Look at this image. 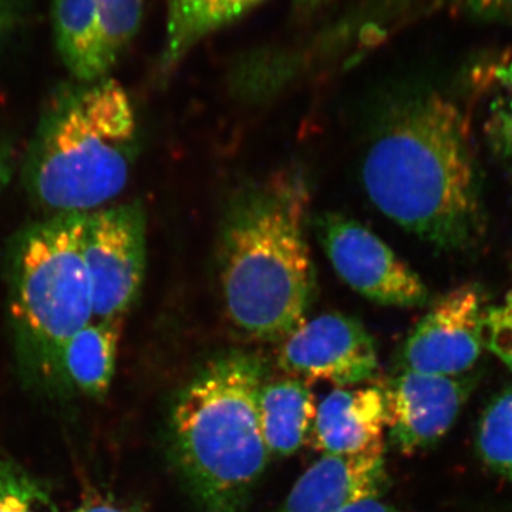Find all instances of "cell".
Returning <instances> with one entry per match:
<instances>
[{
	"instance_id": "cell-23",
	"label": "cell",
	"mask_w": 512,
	"mask_h": 512,
	"mask_svg": "<svg viewBox=\"0 0 512 512\" xmlns=\"http://www.w3.org/2000/svg\"><path fill=\"white\" fill-rule=\"evenodd\" d=\"M340 512H403L397 510L393 505L383 503L380 498H366L359 503L349 505L348 508Z\"/></svg>"
},
{
	"instance_id": "cell-3",
	"label": "cell",
	"mask_w": 512,
	"mask_h": 512,
	"mask_svg": "<svg viewBox=\"0 0 512 512\" xmlns=\"http://www.w3.org/2000/svg\"><path fill=\"white\" fill-rule=\"evenodd\" d=\"M265 363L245 350L212 357L171 416L178 467L204 512H239L268 464L258 417Z\"/></svg>"
},
{
	"instance_id": "cell-11",
	"label": "cell",
	"mask_w": 512,
	"mask_h": 512,
	"mask_svg": "<svg viewBox=\"0 0 512 512\" xmlns=\"http://www.w3.org/2000/svg\"><path fill=\"white\" fill-rule=\"evenodd\" d=\"M386 429L406 456L446 436L467 399V384L458 377L402 370L383 389Z\"/></svg>"
},
{
	"instance_id": "cell-9",
	"label": "cell",
	"mask_w": 512,
	"mask_h": 512,
	"mask_svg": "<svg viewBox=\"0 0 512 512\" xmlns=\"http://www.w3.org/2000/svg\"><path fill=\"white\" fill-rule=\"evenodd\" d=\"M278 366L303 382L360 386L379 370V352L365 325L345 313H323L305 320L282 340Z\"/></svg>"
},
{
	"instance_id": "cell-6",
	"label": "cell",
	"mask_w": 512,
	"mask_h": 512,
	"mask_svg": "<svg viewBox=\"0 0 512 512\" xmlns=\"http://www.w3.org/2000/svg\"><path fill=\"white\" fill-rule=\"evenodd\" d=\"M82 252L93 299V319L123 320L146 274V214L140 202L86 214Z\"/></svg>"
},
{
	"instance_id": "cell-5",
	"label": "cell",
	"mask_w": 512,
	"mask_h": 512,
	"mask_svg": "<svg viewBox=\"0 0 512 512\" xmlns=\"http://www.w3.org/2000/svg\"><path fill=\"white\" fill-rule=\"evenodd\" d=\"M86 214H56L26 228L10 256L9 309L20 363L36 382L64 387L62 356L93 320L84 265Z\"/></svg>"
},
{
	"instance_id": "cell-1",
	"label": "cell",
	"mask_w": 512,
	"mask_h": 512,
	"mask_svg": "<svg viewBox=\"0 0 512 512\" xmlns=\"http://www.w3.org/2000/svg\"><path fill=\"white\" fill-rule=\"evenodd\" d=\"M384 217L446 251L473 247L485 229L470 126L456 103L417 94L394 106L362 168Z\"/></svg>"
},
{
	"instance_id": "cell-7",
	"label": "cell",
	"mask_w": 512,
	"mask_h": 512,
	"mask_svg": "<svg viewBox=\"0 0 512 512\" xmlns=\"http://www.w3.org/2000/svg\"><path fill=\"white\" fill-rule=\"evenodd\" d=\"M316 235L342 281L367 301L413 308L429 301V291L406 262L369 228L346 215L325 212Z\"/></svg>"
},
{
	"instance_id": "cell-12",
	"label": "cell",
	"mask_w": 512,
	"mask_h": 512,
	"mask_svg": "<svg viewBox=\"0 0 512 512\" xmlns=\"http://www.w3.org/2000/svg\"><path fill=\"white\" fill-rule=\"evenodd\" d=\"M387 488L384 451L359 456L323 454L293 485L278 512H340Z\"/></svg>"
},
{
	"instance_id": "cell-14",
	"label": "cell",
	"mask_w": 512,
	"mask_h": 512,
	"mask_svg": "<svg viewBox=\"0 0 512 512\" xmlns=\"http://www.w3.org/2000/svg\"><path fill=\"white\" fill-rule=\"evenodd\" d=\"M265 0H165V36L158 72L170 74L202 40L247 16Z\"/></svg>"
},
{
	"instance_id": "cell-13",
	"label": "cell",
	"mask_w": 512,
	"mask_h": 512,
	"mask_svg": "<svg viewBox=\"0 0 512 512\" xmlns=\"http://www.w3.org/2000/svg\"><path fill=\"white\" fill-rule=\"evenodd\" d=\"M386 402L376 386L342 387L330 392L316 409L313 448L332 456H359L384 451Z\"/></svg>"
},
{
	"instance_id": "cell-16",
	"label": "cell",
	"mask_w": 512,
	"mask_h": 512,
	"mask_svg": "<svg viewBox=\"0 0 512 512\" xmlns=\"http://www.w3.org/2000/svg\"><path fill=\"white\" fill-rule=\"evenodd\" d=\"M123 320H96L67 343L62 356L64 387L93 399L109 392L116 372Z\"/></svg>"
},
{
	"instance_id": "cell-2",
	"label": "cell",
	"mask_w": 512,
	"mask_h": 512,
	"mask_svg": "<svg viewBox=\"0 0 512 512\" xmlns=\"http://www.w3.org/2000/svg\"><path fill=\"white\" fill-rule=\"evenodd\" d=\"M308 210V183L296 173L252 185L228 207L222 296L231 322L251 338L282 342L306 320L315 293Z\"/></svg>"
},
{
	"instance_id": "cell-20",
	"label": "cell",
	"mask_w": 512,
	"mask_h": 512,
	"mask_svg": "<svg viewBox=\"0 0 512 512\" xmlns=\"http://www.w3.org/2000/svg\"><path fill=\"white\" fill-rule=\"evenodd\" d=\"M483 343L512 372V289L503 301L485 309Z\"/></svg>"
},
{
	"instance_id": "cell-21",
	"label": "cell",
	"mask_w": 512,
	"mask_h": 512,
	"mask_svg": "<svg viewBox=\"0 0 512 512\" xmlns=\"http://www.w3.org/2000/svg\"><path fill=\"white\" fill-rule=\"evenodd\" d=\"M424 10L451 12L485 22L512 23V0H423Z\"/></svg>"
},
{
	"instance_id": "cell-26",
	"label": "cell",
	"mask_w": 512,
	"mask_h": 512,
	"mask_svg": "<svg viewBox=\"0 0 512 512\" xmlns=\"http://www.w3.org/2000/svg\"><path fill=\"white\" fill-rule=\"evenodd\" d=\"M333 0H292L293 9L299 13H312L316 10L323 8V6L329 5Z\"/></svg>"
},
{
	"instance_id": "cell-15",
	"label": "cell",
	"mask_w": 512,
	"mask_h": 512,
	"mask_svg": "<svg viewBox=\"0 0 512 512\" xmlns=\"http://www.w3.org/2000/svg\"><path fill=\"white\" fill-rule=\"evenodd\" d=\"M316 400L308 383L295 377L264 383L258 396V417L269 457H289L309 440Z\"/></svg>"
},
{
	"instance_id": "cell-8",
	"label": "cell",
	"mask_w": 512,
	"mask_h": 512,
	"mask_svg": "<svg viewBox=\"0 0 512 512\" xmlns=\"http://www.w3.org/2000/svg\"><path fill=\"white\" fill-rule=\"evenodd\" d=\"M144 0H53V37L77 82L109 77L143 22Z\"/></svg>"
},
{
	"instance_id": "cell-4",
	"label": "cell",
	"mask_w": 512,
	"mask_h": 512,
	"mask_svg": "<svg viewBox=\"0 0 512 512\" xmlns=\"http://www.w3.org/2000/svg\"><path fill=\"white\" fill-rule=\"evenodd\" d=\"M136 113L111 77L63 86L43 111L23 181L56 214H89L124 190L136 153Z\"/></svg>"
},
{
	"instance_id": "cell-17",
	"label": "cell",
	"mask_w": 512,
	"mask_h": 512,
	"mask_svg": "<svg viewBox=\"0 0 512 512\" xmlns=\"http://www.w3.org/2000/svg\"><path fill=\"white\" fill-rule=\"evenodd\" d=\"M484 92V133L512 180V62L495 64Z\"/></svg>"
},
{
	"instance_id": "cell-24",
	"label": "cell",
	"mask_w": 512,
	"mask_h": 512,
	"mask_svg": "<svg viewBox=\"0 0 512 512\" xmlns=\"http://www.w3.org/2000/svg\"><path fill=\"white\" fill-rule=\"evenodd\" d=\"M13 173V153L12 148L0 144V192L9 183Z\"/></svg>"
},
{
	"instance_id": "cell-25",
	"label": "cell",
	"mask_w": 512,
	"mask_h": 512,
	"mask_svg": "<svg viewBox=\"0 0 512 512\" xmlns=\"http://www.w3.org/2000/svg\"><path fill=\"white\" fill-rule=\"evenodd\" d=\"M72 512H127L124 508L119 507V505L110 503V501L104 500H93L89 501V503L80 505L79 508L73 510Z\"/></svg>"
},
{
	"instance_id": "cell-22",
	"label": "cell",
	"mask_w": 512,
	"mask_h": 512,
	"mask_svg": "<svg viewBox=\"0 0 512 512\" xmlns=\"http://www.w3.org/2000/svg\"><path fill=\"white\" fill-rule=\"evenodd\" d=\"M25 0H0V42L12 35L23 18Z\"/></svg>"
},
{
	"instance_id": "cell-18",
	"label": "cell",
	"mask_w": 512,
	"mask_h": 512,
	"mask_svg": "<svg viewBox=\"0 0 512 512\" xmlns=\"http://www.w3.org/2000/svg\"><path fill=\"white\" fill-rule=\"evenodd\" d=\"M477 447L488 467L512 480V389L501 393L485 410Z\"/></svg>"
},
{
	"instance_id": "cell-10",
	"label": "cell",
	"mask_w": 512,
	"mask_h": 512,
	"mask_svg": "<svg viewBox=\"0 0 512 512\" xmlns=\"http://www.w3.org/2000/svg\"><path fill=\"white\" fill-rule=\"evenodd\" d=\"M485 309L478 286H458L441 296L404 342L402 370L448 377L466 373L484 350Z\"/></svg>"
},
{
	"instance_id": "cell-19",
	"label": "cell",
	"mask_w": 512,
	"mask_h": 512,
	"mask_svg": "<svg viewBox=\"0 0 512 512\" xmlns=\"http://www.w3.org/2000/svg\"><path fill=\"white\" fill-rule=\"evenodd\" d=\"M0 512H56L45 485L0 457Z\"/></svg>"
}]
</instances>
